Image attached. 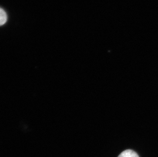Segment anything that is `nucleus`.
<instances>
[{
    "mask_svg": "<svg viewBox=\"0 0 158 157\" xmlns=\"http://www.w3.org/2000/svg\"><path fill=\"white\" fill-rule=\"evenodd\" d=\"M7 21V15L6 12L0 8V26L3 25Z\"/></svg>",
    "mask_w": 158,
    "mask_h": 157,
    "instance_id": "f03ea898",
    "label": "nucleus"
},
{
    "mask_svg": "<svg viewBox=\"0 0 158 157\" xmlns=\"http://www.w3.org/2000/svg\"><path fill=\"white\" fill-rule=\"evenodd\" d=\"M118 157H139L137 153L133 150H127L123 151Z\"/></svg>",
    "mask_w": 158,
    "mask_h": 157,
    "instance_id": "f257e3e1",
    "label": "nucleus"
}]
</instances>
